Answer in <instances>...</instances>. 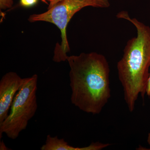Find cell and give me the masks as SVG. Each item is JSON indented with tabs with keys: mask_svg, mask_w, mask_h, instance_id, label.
<instances>
[{
	"mask_svg": "<svg viewBox=\"0 0 150 150\" xmlns=\"http://www.w3.org/2000/svg\"><path fill=\"white\" fill-rule=\"evenodd\" d=\"M70 67L71 101L93 115L101 112L110 97V67L106 58L96 52L67 56Z\"/></svg>",
	"mask_w": 150,
	"mask_h": 150,
	"instance_id": "cell-1",
	"label": "cell"
},
{
	"mask_svg": "<svg viewBox=\"0 0 150 150\" xmlns=\"http://www.w3.org/2000/svg\"><path fill=\"white\" fill-rule=\"evenodd\" d=\"M110 6L108 0H63L43 13L31 15L28 20L30 22L42 21L51 23L60 29L62 43L55 48L53 58L54 62L59 63L67 61V53L70 51L67 28L75 13L86 7L107 8Z\"/></svg>",
	"mask_w": 150,
	"mask_h": 150,
	"instance_id": "cell-3",
	"label": "cell"
},
{
	"mask_svg": "<svg viewBox=\"0 0 150 150\" xmlns=\"http://www.w3.org/2000/svg\"><path fill=\"white\" fill-rule=\"evenodd\" d=\"M117 17L130 21L137 30V37L127 42L117 66L124 100L129 111L132 112L139 96L144 98L146 94L150 75V27L137 19L131 18L125 11L120 12Z\"/></svg>",
	"mask_w": 150,
	"mask_h": 150,
	"instance_id": "cell-2",
	"label": "cell"
},
{
	"mask_svg": "<svg viewBox=\"0 0 150 150\" xmlns=\"http://www.w3.org/2000/svg\"><path fill=\"white\" fill-rule=\"evenodd\" d=\"M38 80L37 74L24 78L23 83L14 98L8 115L0 124V139L5 134L11 139H16L26 129L37 109Z\"/></svg>",
	"mask_w": 150,
	"mask_h": 150,
	"instance_id": "cell-4",
	"label": "cell"
},
{
	"mask_svg": "<svg viewBox=\"0 0 150 150\" xmlns=\"http://www.w3.org/2000/svg\"><path fill=\"white\" fill-rule=\"evenodd\" d=\"M38 0H20V4L24 7H30L36 4Z\"/></svg>",
	"mask_w": 150,
	"mask_h": 150,
	"instance_id": "cell-8",
	"label": "cell"
},
{
	"mask_svg": "<svg viewBox=\"0 0 150 150\" xmlns=\"http://www.w3.org/2000/svg\"><path fill=\"white\" fill-rule=\"evenodd\" d=\"M110 144L99 142H92L90 145L83 147H75L71 146L64 139H59L57 136L47 135L45 144L40 148L41 150H100Z\"/></svg>",
	"mask_w": 150,
	"mask_h": 150,
	"instance_id": "cell-6",
	"label": "cell"
},
{
	"mask_svg": "<svg viewBox=\"0 0 150 150\" xmlns=\"http://www.w3.org/2000/svg\"><path fill=\"white\" fill-rule=\"evenodd\" d=\"M146 94L148 96H150V73L146 89Z\"/></svg>",
	"mask_w": 150,
	"mask_h": 150,
	"instance_id": "cell-10",
	"label": "cell"
},
{
	"mask_svg": "<svg viewBox=\"0 0 150 150\" xmlns=\"http://www.w3.org/2000/svg\"><path fill=\"white\" fill-rule=\"evenodd\" d=\"M147 142L148 144H149L150 146V133L149 134V135H148Z\"/></svg>",
	"mask_w": 150,
	"mask_h": 150,
	"instance_id": "cell-12",
	"label": "cell"
},
{
	"mask_svg": "<svg viewBox=\"0 0 150 150\" xmlns=\"http://www.w3.org/2000/svg\"><path fill=\"white\" fill-rule=\"evenodd\" d=\"M1 147H0V150H8L5 144L4 143L3 141L1 142Z\"/></svg>",
	"mask_w": 150,
	"mask_h": 150,
	"instance_id": "cell-11",
	"label": "cell"
},
{
	"mask_svg": "<svg viewBox=\"0 0 150 150\" xmlns=\"http://www.w3.org/2000/svg\"><path fill=\"white\" fill-rule=\"evenodd\" d=\"M24 82L14 72L6 73L0 81V124L9 114L14 98Z\"/></svg>",
	"mask_w": 150,
	"mask_h": 150,
	"instance_id": "cell-5",
	"label": "cell"
},
{
	"mask_svg": "<svg viewBox=\"0 0 150 150\" xmlns=\"http://www.w3.org/2000/svg\"><path fill=\"white\" fill-rule=\"evenodd\" d=\"M48 1L49 2V4L48 8V9H50L53 7L56 4L60 2V1H63V0H48Z\"/></svg>",
	"mask_w": 150,
	"mask_h": 150,
	"instance_id": "cell-9",
	"label": "cell"
},
{
	"mask_svg": "<svg viewBox=\"0 0 150 150\" xmlns=\"http://www.w3.org/2000/svg\"><path fill=\"white\" fill-rule=\"evenodd\" d=\"M13 5V0H0V8L1 10H6L11 8Z\"/></svg>",
	"mask_w": 150,
	"mask_h": 150,
	"instance_id": "cell-7",
	"label": "cell"
}]
</instances>
